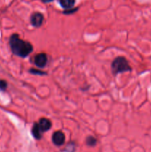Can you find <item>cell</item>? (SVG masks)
<instances>
[{
	"label": "cell",
	"mask_w": 151,
	"mask_h": 152,
	"mask_svg": "<svg viewBox=\"0 0 151 152\" xmlns=\"http://www.w3.org/2000/svg\"><path fill=\"white\" fill-rule=\"evenodd\" d=\"M9 43L13 54L19 57H27L33 50L32 45L29 42L21 39L17 34H13L10 37Z\"/></svg>",
	"instance_id": "1"
},
{
	"label": "cell",
	"mask_w": 151,
	"mask_h": 152,
	"mask_svg": "<svg viewBox=\"0 0 151 152\" xmlns=\"http://www.w3.org/2000/svg\"><path fill=\"white\" fill-rule=\"evenodd\" d=\"M111 69L114 75L124 72L131 71L132 68L129 65V62L127 59L123 56H118L113 61L111 64Z\"/></svg>",
	"instance_id": "2"
},
{
	"label": "cell",
	"mask_w": 151,
	"mask_h": 152,
	"mask_svg": "<svg viewBox=\"0 0 151 152\" xmlns=\"http://www.w3.org/2000/svg\"><path fill=\"white\" fill-rule=\"evenodd\" d=\"M34 63L38 68H44L47 65V56L45 53H38L34 57Z\"/></svg>",
	"instance_id": "3"
},
{
	"label": "cell",
	"mask_w": 151,
	"mask_h": 152,
	"mask_svg": "<svg viewBox=\"0 0 151 152\" xmlns=\"http://www.w3.org/2000/svg\"><path fill=\"white\" fill-rule=\"evenodd\" d=\"M43 21H44V16H43L41 13L35 12V13H33L31 15V24H32L33 26H34L35 28H39L40 26H41Z\"/></svg>",
	"instance_id": "4"
},
{
	"label": "cell",
	"mask_w": 151,
	"mask_h": 152,
	"mask_svg": "<svg viewBox=\"0 0 151 152\" xmlns=\"http://www.w3.org/2000/svg\"><path fill=\"white\" fill-rule=\"evenodd\" d=\"M52 140L53 142L56 145L58 146H61L64 144L65 141V136L64 133L61 131H58L53 133V137H52Z\"/></svg>",
	"instance_id": "5"
},
{
	"label": "cell",
	"mask_w": 151,
	"mask_h": 152,
	"mask_svg": "<svg viewBox=\"0 0 151 152\" xmlns=\"http://www.w3.org/2000/svg\"><path fill=\"white\" fill-rule=\"evenodd\" d=\"M38 123V127H39L40 130H41V132H42V133L43 132H47V131L50 130V128H51L52 126V123L51 122H50V120L47 118L40 119L38 123Z\"/></svg>",
	"instance_id": "6"
},
{
	"label": "cell",
	"mask_w": 151,
	"mask_h": 152,
	"mask_svg": "<svg viewBox=\"0 0 151 152\" xmlns=\"http://www.w3.org/2000/svg\"><path fill=\"white\" fill-rule=\"evenodd\" d=\"M31 133H32L33 137L36 140H40L42 136V132L40 130L39 127L38 126V123H34L32 129H31Z\"/></svg>",
	"instance_id": "7"
},
{
	"label": "cell",
	"mask_w": 151,
	"mask_h": 152,
	"mask_svg": "<svg viewBox=\"0 0 151 152\" xmlns=\"http://www.w3.org/2000/svg\"><path fill=\"white\" fill-rule=\"evenodd\" d=\"M75 0H59V4H61L63 8L65 9H71L75 4Z\"/></svg>",
	"instance_id": "8"
},
{
	"label": "cell",
	"mask_w": 151,
	"mask_h": 152,
	"mask_svg": "<svg viewBox=\"0 0 151 152\" xmlns=\"http://www.w3.org/2000/svg\"><path fill=\"white\" fill-rule=\"evenodd\" d=\"M97 143V140L93 136H89L87 137V139H86V144H87L88 146H95Z\"/></svg>",
	"instance_id": "9"
},
{
	"label": "cell",
	"mask_w": 151,
	"mask_h": 152,
	"mask_svg": "<svg viewBox=\"0 0 151 152\" xmlns=\"http://www.w3.org/2000/svg\"><path fill=\"white\" fill-rule=\"evenodd\" d=\"M30 73H31V74H38V75H45L46 74L45 72H43V71H38V70L33 69V68H31V69L30 70Z\"/></svg>",
	"instance_id": "10"
},
{
	"label": "cell",
	"mask_w": 151,
	"mask_h": 152,
	"mask_svg": "<svg viewBox=\"0 0 151 152\" xmlns=\"http://www.w3.org/2000/svg\"><path fill=\"white\" fill-rule=\"evenodd\" d=\"M7 84L5 81L4 80H0V90L1 91H4L7 88Z\"/></svg>",
	"instance_id": "11"
},
{
	"label": "cell",
	"mask_w": 151,
	"mask_h": 152,
	"mask_svg": "<svg viewBox=\"0 0 151 152\" xmlns=\"http://www.w3.org/2000/svg\"><path fill=\"white\" fill-rule=\"evenodd\" d=\"M77 9H73V10H70V9H69L68 10H66V11H65V13H66V14H70V13H73V12L76 11Z\"/></svg>",
	"instance_id": "12"
},
{
	"label": "cell",
	"mask_w": 151,
	"mask_h": 152,
	"mask_svg": "<svg viewBox=\"0 0 151 152\" xmlns=\"http://www.w3.org/2000/svg\"><path fill=\"white\" fill-rule=\"evenodd\" d=\"M41 1L44 3H48V2H50V1H53V0H41Z\"/></svg>",
	"instance_id": "13"
}]
</instances>
